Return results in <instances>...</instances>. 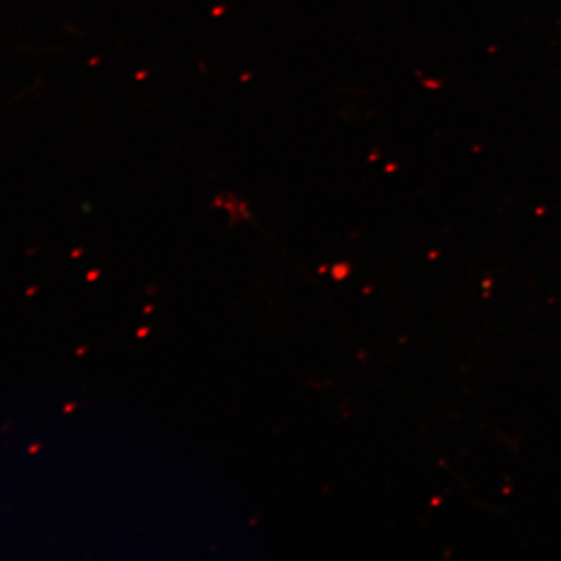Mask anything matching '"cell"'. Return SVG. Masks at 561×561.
Instances as JSON below:
<instances>
[]
</instances>
